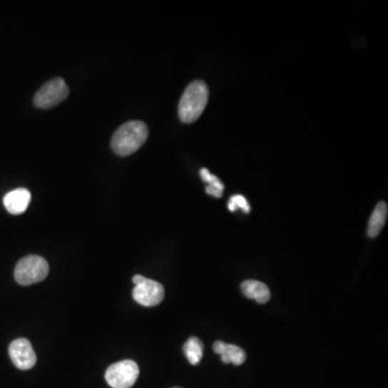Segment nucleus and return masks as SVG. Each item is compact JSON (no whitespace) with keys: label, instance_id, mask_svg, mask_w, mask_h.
Masks as SVG:
<instances>
[{"label":"nucleus","instance_id":"11","mask_svg":"<svg viewBox=\"0 0 388 388\" xmlns=\"http://www.w3.org/2000/svg\"><path fill=\"white\" fill-rule=\"evenodd\" d=\"M388 208L385 202H379L373 210L368 225V235L370 238H377L381 233L387 219Z\"/></svg>","mask_w":388,"mask_h":388},{"label":"nucleus","instance_id":"8","mask_svg":"<svg viewBox=\"0 0 388 388\" xmlns=\"http://www.w3.org/2000/svg\"><path fill=\"white\" fill-rule=\"evenodd\" d=\"M31 200V192L25 188H19L6 194L4 198V205L10 214L20 215L27 210Z\"/></svg>","mask_w":388,"mask_h":388},{"label":"nucleus","instance_id":"9","mask_svg":"<svg viewBox=\"0 0 388 388\" xmlns=\"http://www.w3.org/2000/svg\"><path fill=\"white\" fill-rule=\"evenodd\" d=\"M215 353L221 356V360L225 364H233L240 366L246 360V353L240 347L233 344H227L223 341H217L214 344Z\"/></svg>","mask_w":388,"mask_h":388},{"label":"nucleus","instance_id":"6","mask_svg":"<svg viewBox=\"0 0 388 388\" xmlns=\"http://www.w3.org/2000/svg\"><path fill=\"white\" fill-rule=\"evenodd\" d=\"M139 368L136 362L126 359L116 362L107 369L105 379L111 387L131 388L138 379Z\"/></svg>","mask_w":388,"mask_h":388},{"label":"nucleus","instance_id":"12","mask_svg":"<svg viewBox=\"0 0 388 388\" xmlns=\"http://www.w3.org/2000/svg\"><path fill=\"white\" fill-rule=\"evenodd\" d=\"M183 352L190 364L197 366L203 357L204 345L201 340L198 337H190L183 345Z\"/></svg>","mask_w":388,"mask_h":388},{"label":"nucleus","instance_id":"14","mask_svg":"<svg viewBox=\"0 0 388 388\" xmlns=\"http://www.w3.org/2000/svg\"><path fill=\"white\" fill-rule=\"evenodd\" d=\"M228 208L231 212H235L236 210H242L246 214H250V206L248 204L247 200H246V198L240 195V194H235V195L231 197L229 203H228Z\"/></svg>","mask_w":388,"mask_h":388},{"label":"nucleus","instance_id":"2","mask_svg":"<svg viewBox=\"0 0 388 388\" xmlns=\"http://www.w3.org/2000/svg\"><path fill=\"white\" fill-rule=\"evenodd\" d=\"M210 91L205 82L198 80L191 82L181 96L178 106V115L183 123L197 121L205 111Z\"/></svg>","mask_w":388,"mask_h":388},{"label":"nucleus","instance_id":"4","mask_svg":"<svg viewBox=\"0 0 388 388\" xmlns=\"http://www.w3.org/2000/svg\"><path fill=\"white\" fill-rule=\"evenodd\" d=\"M69 88L62 78H56L46 82L34 96V105L38 108L48 109L58 106L66 100Z\"/></svg>","mask_w":388,"mask_h":388},{"label":"nucleus","instance_id":"13","mask_svg":"<svg viewBox=\"0 0 388 388\" xmlns=\"http://www.w3.org/2000/svg\"><path fill=\"white\" fill-rule=\"evenodd\" d=\"M202 180L208 183V187H206V192L210 195L215 198L223 197V190H225V185L219 180L218 177L213 175L208 168H202L201 172Z\"/></svg>","mask_w":388,"mask_h":388},{"label":"nucleus","instance_id":"7","mask_svg":"<svg viewBox=\"0 0 388 388\" xmlns=\"http://www.w3.org/2000/svg\"><path fill=\"white\" fill-rule=\"evenodd\" d=\"M9 356L16 368L29 370L37 362V356L26 339H16L9 347Z\"/></svg>","mask_w":388,"mask_h":388},{"label":"nucleus","instance_id":"5","mask_svg":"<svg viewBox=\"0 0 388 388\" xmlns=\"http://www.w3.org/2000/svg\"><path fill=\"white\" fill-rule=\"evenodd\" d=\"M133 298L138 305L146 307H157L164 299V288L160 282L146 278L145 276L135 275Z\"/></svg>","mask_w":388,"mask_h":388},{"label":"nucleus","instance_id":"1","mask_svg":"<svg viewBox=\"0 0 388 388\" xmlns=\"http://www.w3.org/2000/svg\"><path fill=\"white\" fill-rule=\"evenodd\" d=\"M148 126L143 121H130L122 124L111 139L113 153L121 157L132 155L143 147L148 138Z\"/></svg>","mask_w":388,"mask_h":388},{"label":"nucleus","instance_id":"10","mask_svg":"<svg viewBox=\"0 0 388 388\" xmlns=\"http://www.w3.org/2000/svg\"><path fill=\"white\" fill-rule=\"evenodd\" d=\"M240 288L246 298L257 301L260 305H265L271 298L269 287L259 280H245Z\"/></svg>","mask_w":388,"mask_h":388},{"label":"nucleus","instance_id":"15","mask_svg":"<svg viewBox=\"0 0 388 388\" xmlns=\"http://www.w3.org/2000/svg\"><path fill=\"white\" fill-rule=\"evenodd\" d=\"M174 388H179V387H174Z\"/></svg>","mask_w":388,"mask_h":388},{"label":"nucleus","instance_id":"3","mask_svg":"<svg viewBox=\"0 0 388 388\" xmlns=\"http://www.w3.org/2000/svg\"><path fill=\"white\" fill-rule=\"evenodd\" d=\"M48 274V265L46 259L36 255H29L19 261L14 270L16 282L23 286L42 282Z\"/></svg>","mask_w":388,"mask_h":388}]
</instances>
